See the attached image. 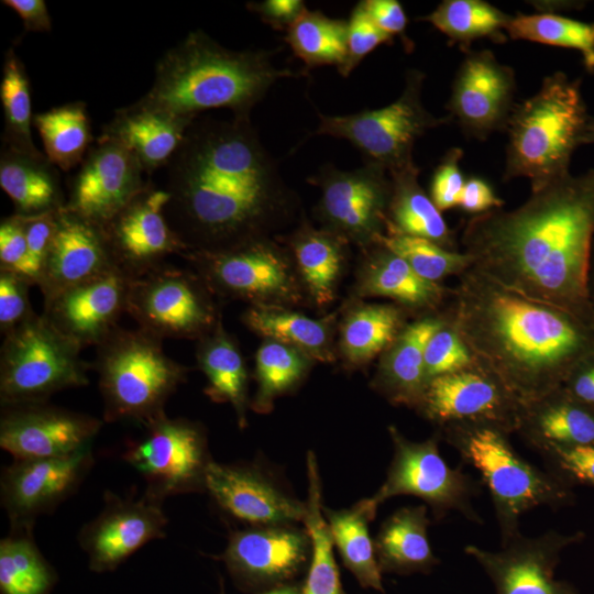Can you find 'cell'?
I'll return each mask as SVG.
<instances>
[{
    "label": "cell",
    "mask_w": 594,
    "mask_h": 594,
    "mask_svg": "<svg viewBox=\"0 0 594 594\" xmlns=\"http://www.w3.org/2000/svg\"><path fill=\"white\" fill-rule=\"evenodd\" d=\"M285 41L307 67L344 65L348 53V21L329 18L308 8L286 31Z\"/></svg>",
    "instance_id": "cell-44"
},
{
    "label": "cell",
    "mask_w": 594,
    "mask_h": 594,
    "mask_svg": "<svg viewBox=\"0 0 594 594\" xmlns=\"http://www.w3.org/2000/svg\"><path fill=\"white\" fill-rule=\"evenodd\" d=\"M103 499L102 510L78 535L90 570L98 573L116 570L150 541L164 538L168 524L163 504L144 494L134 498L108 491Z\"/></svg>",
    "instance_id": "cell-24"
},
{
    "label": "cell",
    "mask_w": 594,
    "mask_h": 594,
    "mask_svg": "<svg viewBox=\"0 0 594 594\" xmlns=\"http://www.w3.org/2000/svg\"><path fill=\"white\" fill-rule=\"evenodd\" d=\"M512 16L484 0H444L417 20L429 22L451 43L468 52L471 44L481 38L506 42L504 32Z\"/></svg>",
    "instance_id": "cell-41"
},
{
    "label": "cell",
    "mask_w": 594,
    "mask_h": 594,
    "mask_svg": "<svg viewBox=\"0 0 594 594\" xmlns=\"http://www.w3.org/2000/svg\"><path fill=\"white\" fill-rule=\"evenodd\" d=\"M59 210L35 216L18 215L26 240V258L21 275L30 280L32 285L38 284L55 233L57 212Z\"/></svg>",
    "instance_id": "cell-50"
},
{
    "label": "cell",
    "mask_w": 594,
    "mask_h": 594,
    "mask_svg": "<svg viewBox=\"0 0 594 594\" xmlns=\"http://www.w3.org/2000/svg\"><path fill=\"white\" fill-rule=\"evenodd\" d=\"M21 18L25 32H50L52 19L43 0H3Z\"/></svg>",
    "instance_id": "cell-59"
},
{
    "label": "cell",
    "mask_w": 594,
    "mask_h": 594,
    "mask_svg": "<svg viewBox=\"0 0 594 594\" xmlns=\"http://www.w3.org/2000/svg\"><path fill=\"white\" fill-rule=\"evenodd\" d=\"M562 388L575 399L594 408V353L573 369Z\"/></svg>",
    "instance_id": "cell-58"
},
{
    "label": "cell",
    "mask_w": 594,
    "mask_h": 594,
    "mask_svg": "<svg viewBox=\"0 0 594 594\" xmlns=\"http://www.w3.org/2000/svg\"><path fill=\"white\" fill-rule=\"evenodd\" d=\"M117 267L80 283L44 302L43 316L81 350L98 346L128 310L131 283Z\"/></svg>",
    "instance_id": "cell-25"
},
{
    "label": "cell",
    "mask_w": 594,
    "mask_h": 594,
    "mask_svg": "<svg viewBox=\"0 0 594 594\" xmlns=\"http://www.w3.org/2000/svg\"><path fill=\"white\" fill-rule=\"evenodd\" d=\"M419 173L415 163L388 173L392 191L385 233L422 238L447 250L459 251L455 232L420 186Z\"/></svg>",
    "instance_id": "cell-33"
},
{
    "label": "cell",
    "mask_w": 594,
    "mask_h": 594,
    "mask_svg": "<svg viewBox=\"0 0 594 594\" xmlns=\"http://www.w3.org/2000/svg\"><path fill=\"white\" fill-rule=\"evenodd\" d=\"M461 459L475 468L494 506L502 543L520 532V517L547 506L561 508L574 499L573 487L547 469L524 459L504 429L483 422L452 424L436 430Z\"/></svg>",
    "instance_id": "cell-6"
},
{
    "label": "cell",
    "mask_w": 594,
    "mask_h": 594,
    "mask_svg": "<svg viewBox=\"0 0 594 594\" xmlns=\"http://www.w3.org/2000/svg\"><path fill=\"white\" fill-rule=\"evenodd\" d=\"M594 241V168L571 173L519 207L472 216L460 242L473 268L501 286L594 326L587 292Z\"/></svg>",
    "instance_id": "cell-2"
},
{
    "label": "cell",
    "mask_w": 594,
    "mask_h": 594,
    "mask_svg": "<svg viewBox=\"0 0 594 594\" xmlns=\"http://www.w3.org/2000/svg\"><path fill=\"white\" fill-rule=\"evenodd\" d=\"M581 81L556 72L543 78L535 95L516 103L505 130V182L525 177L537 190L570 174L572 155L591 119Z\"/></svg>",
    "instance_id": "cell-5"
},
{
    "label": "cell",
    "mask_w": 594,
    "mask_h": 594,
    "mask_svg": "<svg viewBox=\"0 0 594 594\" xmlns=\"http://www.w3.org/2000/svg\"><path fill=\"white\" fill-rule=\"evenodd\" d=\"M312 361L294 346L264 339L255 354L256 392L251 408L257 414H268L276 398L304 381Z\"/></svg>",
    "instance_id": "cell-43"
},
{
    "label": "cell",
    "mask_w": 594,
    "mask_h": 594,
    "mask_svg": "<svg viewBox=\"0 0 594 594\" xmlns=\"http://www.w3.org/2000/svg\"><path fill=\"white\" fill-rule=\"evenodd\" d=\"M506 32L512 40H525L575 50L585 69L594 74V23L553 12L518 13L512 16Z\"/></svg>",
    "instance_id": "cell-46"
},
{
    "label": "cell",
    "mask_w": 594,
    "mask_h": 594,
    "mask_svg": "<svg viewBox=\"0 0 594 594\" xmlns=\"http://www.w3.org/2000/svg\"><path fill=\"white\" fill-rule=\"evenodd\" d=\"M31 286L24 276L0 270V331L3 336L35 314L29 299Z\"/></svg>",
    "instance_id": "cell-52"
},
{
    "label": "cell",
    "mask_w": 594,
    "mask_h": 594,
    "mask_svg": "<svg viewBox=\"0 0 594 594\" xmlns=\"http://www.w3.org/2000/svg\"><path fill=\"white\" fill-rule=\"evenodd\" d=\"M446 309L414 318L380 356L371 386L389 404L413 409L419 405L427 384L425 349L443 323Z\"/></svg>",
    "instance_id": "cell-28"
},
{
    "label": "cell",
    "mask_w": 594,
    "mask_h": 594,
    "mask_svg": "<svg viewBox=\"0 0 594 594\" xmlns=\"http://www.w3.org/2000/svg\"><path fill=\"white\" fill-rule=\"evenodd\" d=\"M388 433L393 458L385 481L370 497L377 507L391 497L410 495L424 501L437 520L458 512L483 524L472 504L481 492L480 482L443 460L437 431L424 441L409 440L395 426L388 427Z\"/></svg>",
    "instance_id": "cell-11"
},
{
    "label": "cell",
    "mask_w": 594,
    "mask_h": 594,
    "mask_svg": "<svg viewBox=\"0 0 594 594\" xmlns=\"http://www.w3.org/2000/svg\"><path fill=\"white\" fill-rule=\"evenodd\" d=\"M376 243L399 255L420 277L433 283L459 277L473 266L465 252L450 251L422 238L385 233Z\"/></svg>",
    "instance_id": "cell-47"
},
{
    "label": "cell",
    "mask_w": 594,
    "mask_h": 594,
    "mask_svg": "<svg viewBox=\"0 0 594 594\" xmlns=\"http://www.w3.org/2000/svg\"><path fill=\"white\" fill-rule=\"evenodd\" d=\"M94 465L91 448L54 459L13 460L3 468L1 504L12 529H33L36 518L72 496Z\"/></svg>",
    "instance_id": "cell-23"
},
{
    "label": "cell",
    "mask_w": 594,
    "mask_h": 594,
    "mask_svg": "<svg viewBox=\"0 0 594 594\" xmlns=\"http://www.w3.org/2000/svg\"><path fill=\"white\" fill-rule=\"evenodd\" d=\"M195 120L135 101L118 109L100 136L121 143L136 157L144 172L151 174L169 163Z\"/></svg>",
    "instance_id": "cell-29"
},
{
    "label": "cell",
    "mask_w": 594,
    "mask_h": 594,
    "mask_svg": "<svg viewBox=\"0 0 594 594\" xmlns=\"http://www.w3.org/2000/svg\"><path fill=\"white\" fill-rule=\"evenodd\" d=\"M33 125L42 139L45 156L64 172L79 166L91 146L90 121L82 101L35 113Z\"/></svg>",
    "instance_id": "cell-40"
},
{
    "label": "cell",
    "mask_w": 594,
    "mask_h": 594,
    "mask_svg": "<svg viewBox=\"0 0 594 594\" xmlns=\"http://www.w3.org/2000/svg\"><path fill=\"white\" fill-rule=\"evenodd\" d=\"M522 404L477 363L430 380L415 409L437 429L460 422H483L517 432Z\"/></svg>",
    "instance_id": "cell-16"
},
{
    "label": "cell",
    "mask_w": 594,
    "mask_h": 594,
    "mask_svg": "<svg viewBox=\"0 0 594 594\" xmlns=\"http://www.w3.org/2000/svg\"><path fill=\"white\" fill-rule=\"evenodd\" d=\"M26 240L21 219L13 213L0 223V270L22 274Z\"/></svg>",
    "instance_id": "cell-54"
},
{
    "label": "cell",
    "mask_w": 594,
    "mask_h": 594,
    "mask_svg": "<svg viewBox=\"0 0 594 594\" xmlns=\"http://www.w3.org/2000/svg\"><path fill=\"white\" fill-rule=\"evenodd\" d=\"M516 433L538 453L552 447L594 446V408L560 387L522 405Z\"/></svg>",
    "instance_id": "cell-30"
},
{
    "label": "cell",
    "mask_w": 594,
    "mask_h": 594,
    "mask_svg": "<svg viewBox=\"0 0 594 594\" xmlns=\"http://www.w3.org/2000/svg\"><path fill=\"white\" fill-rule=\"evenodd\" d=\"M308 497L304 526L312 541V556L300 594H346L333 552V542L322 513V488L316 454H307Z\"/></svg>",
    "instance_id": "cell-39"
},
{
    "label": "cell",
    "mask_w": 594,
    "mask_h": 594,
    "mask_svg": "<svg viewBox=\"0 0 594 594\" xmlns=\"http://www.w3.org/2000/svg\"><path fill=\"white\" fill-rule=\"evenodd\" d=\"M475 363L447 307L443 323L430 337L425 349L427 383L437 376L466 369Z\"/></svg>",
    "instance_id": "cell-48"
},
{
    "label": "cell",
    "mask_w": 594,
    "mask_h": 594,
    "mask_svg": "<svg viewBox=\"0 0 594 594\" xmlns=\"http://www.w3.org/2000/svg\"><path fill=\"white\" fill-rule=\"evenodd\" d=\"M33 529H12L0 541V594H50L57 573L37 548Z\"/></svg>",
    "instance_id": "cell-42"
},
{
    "label": "cell",
    "mask_w": 594,
    "mask_h": 594,
    "mask_svg": "<svg viewBox=\"0 0 594 594\" xmlns=\"http://www.w3.org/2000/svg\"><path fill=\"white\" fill-rule=\"evenodd\" d=\"M358 4L384 33L402 37L411 47L405 31L408 24L406 12L397 0H362Z\"/></svg>",
    "instance_id": "cell-55"
},
{
    "label": "cell",
    "mask_w": 594,
    "mask_h": 594,
    "mask_svg": "<svg viewBox=\"0 0 594 594\" xmlns=\"http://www.w3.org/2000/svg\"><path fill=\"white\" fill-rule=\"evenodd\" d=\"M97 348L95 369L103 420L143 426L165 414L188 369L163 350V340L140 329L118 327Z\"/></svg>",
    "instance_id": "cell-7"
},
{
    "label": "cell",
    "mask_w": 594,
    "mask_h": 594,
    "mask_svg": "<svg viewBox=\"0 0 594 594\" xmlns=\"http://www.w3.org/2000/svg\"><path fill=\"white\" fill-rule=\"evenodd\" d=\"M246 9L273 30L286 32L307 9L301 0L250 1Z\"/></svg>",
    "instance_id": "cell-56"
},
{
    "label": "cell",
    "mask_w": 594,
    "mask_h": 594,
    "mask_svg": "<svg viewBox=\"0 0 594 594\" xmlns=\"http://www.w3.org/2000/svg\"><path fill=\"white\" fill-rule=\"evenodd\" d=\"M285 244L305 293L318 307L328 306L336 297L349 242L302 218Z\"/></svg>",
    "instance_id": "cell-31"
},
{
    "label": "cell",
    "mask_w": 594,
    "mask_h": 594,
    "mask_svg": "<svg viewBox=\"0 0 594 594\" xmlns=\"http://www.w3.org/2000/svg\"><path fill=\"white\" fill-rule=\"evenodd\" d=\"M363 252L355 286L360 297L388 298L414 318L437 315L448 307L453 288L420 277L404 258L380 243Z\"/></svg>",
    "instance_id": "cell-27"
},
{
    "label": "cell",
    "mask_w": 594,
    "mask_h": 594,
    "mask_svg": "<svg viewBox=\"0 0 594 594\" xmlns=\"http://www.w3.org/2000/svg\"><path fill=\"white\" fill-rule=\"evenodd\" d=\"M116 267L101 227L68 212H57L56 229L38 288L44 302L57 294Z\"/></svg>",
    "instance_id": "cell-26"
},
{
    "label": "cell",
    "mask_w": 594,
    "mask_h": 594,
    "mask_svg": "<svg viewBox=\"0 0 594 594\" xmlns=\"http://www.w3.org/2000/svg\"><path fill=\"white\" fill-rule=\"evenodd\" d=\"M144 173L127 147L99 135L70 182L64 209L102 227L147 186Z\"/></svg>",
    "instance_id": "cell-21"
},
{
    "label": "cell",
    "mask_w": 594,
    "mask_h": 594,
    "mask_svg": "<svg viewBox=\"0 0 594 594\" xmlns=\"http://www.w3.org/2000/svg\"><path fill=\"white\" fill-rule=\"evenodd\" d=\"M539 455L546 469L566 485L594 487V446L552 447Z\"/></svg>",
    "instance_id": "cell-49"
},
{
    "label": "cell",
    "mask_w": 594,
    "mask_h": 594,
    "mask_svg": "<svg viewBox=\"0 0 594 594\" xmlns=\"http://www.w3.org/2000/svg\"><path fill=\"white\" fill-rule=\"evenodd\" d=\"M514 69L488 50L468 51L454 76L447 103L449 118L468 138L486 140L506 130L514 102Z\"/></svg>",
    "instance_id": "cell-22"
},
{
    "label": "cell",
    "mask_w": 594,
    "mask_h": 594,
    "mask_svg": "<svg viewBox=\"0 0 594 594\" xmlns=\"http://www.w3.org/2000/svg\"><path fill=\"white\" fill-rule=\"evenodd\" d=\"M0 100L4 118L2 147L31 156L45 155L35 147L32 140L31 125L34 114L30 80L24 64L13 47L4 54Z\"/></svg>",
    "instance_id": "cell-45"
},
{
    "label": "cell",
    "mask_w": 594,
    "mask_h": 594,
    "mask_svg": "<svg viewBox=\"0 0 594 594\" xmlns=\"http://www.w3.org/2000/svg\"><path fill=\"white\" fill-rule=\"evenodd\" d=\"M242 321L264 339L294 346L314 361L334 360L330 319H314L280 306L251 305Z\"/></svg>",
    "instance_id": "cell-38"
},
{
    "label": "cell",
    "mask_w": 594,
    "mask_h": 594,
    "mask_svg": "<svg viewBox=\"0 0 594 594\" xmlns=\"http://www.w3.org/2000/svg\"><path fill=\"white\" fill-rule=\"evenodd\" d=\"M213 296L194 270L166 263L132 280L127 312L162 340H199L221 320Z\"/></svg>",
    "instance_id": "cell-13"
},
{
    "label": "cell",
    "mask_w": 594,
    "mask_h": 594,
    "mask_svg": "<svg viewBox=\"0 0 594 594\" xmlns=\"http://www.w3.org/2000/svg\"><path fill=\"white\" fill-rule=\"evenodd\" d=\"M218 509L245 527L304 524L307 503L298 499L262 463L212 461L206 491Z\"/></svg>",
    "instance_id": "cell-19"
},
{
    "label": "cell",
    "mask_w": 594,
    "mask_h": 594,
    "mask_svg": "<svg viewBox=\"0 0 594 594\" xmlns=\"http://www.w3.org/2000/svg\"><path fill=\"white\" fill-rule=\"evenodd\" d=\"M167 167L165 213L187 252L271 237L296 218L298 197L251 118L196 119Z\"/></svg>",
    "instance_id": "cell-1"
},
{
    "label": "cell",
    "mask_w": 594,
    "mask_h": 594,
    "mask_svg": "<svg viewBox=\"0 0 594 594\" xmlns=\"http://www.w3.org/2000/svg\"><path fill=\"white\" fill-rule=\"evenodd\" d=\"M102 421L47 402L2 406L0 447L13 460L54 459L91 448Z\"/></svg>",
    "instance_id": "cell-20"
},
{
    "label": "cell",
    "mask_w": 594,
    "mask_h": 594,
    "mask_svg": "<svg viewBox=\"0 0 594 594\" xmlns=\"http://www.w3.org/2000/svg\"><path fill=\"white\" fill-rule=\"evenodd\" d=\"M168 201V193L148 182L101 227L113 265L131 279L166 264V258L173 254L182 256L187 252L166 218Z\"/></svg>",
    "instance_id": "cell-18"
},
{
    "label": "cell",
    "mask_w": 594,
    "mask_h": 594,
    "mask_svg": "<svg viewBox=\"0 0 594 594\" xmlns=\"http://www.w3.org/2000/svg\"><path fill=\"white\" fill-rule=\"evenodd\" d=\"M145 436L122 454L144 479V495L163 504L174 495L206 491L211 459L206 429L166 414L144 426Z\"/></svg>",
    "instance_id": "cell-12"
},
{
    "label": "cell",
    "mask_w": 594,
    "mask_h": 594,
    "mask_svg": "<svg viewBox=\"0 0 594 594\" xmlns=\"http://www.w3.org/2000/svg\"><path fill=\"white\" fill-rule=\"evenodd\" d=\"M448 309L475 362L522 404L562 387L594 353V326L493 282L475 268L458 277Z\"/></svg>",
    "instance_id": "cell-3"
},
{
    "label": "cell",
    "mask_w": 594,
    "mask_h": 594,
    "mask_svg": "<svg viewBox=\"0 0 594 594\" xmlns=\"http://www.w3.org/2000/svg\"><path fill=\"white\" fill-rule=\"evenodd\" d=\"M81 349L36 312L4 334L0 351V403L47 402L61 391L88 384Z\"/></svg>",
    "instance_id": "cell-8"
},
{
    "label": "cell",
    "mask_w": 594,
    "mask_h": 594,
    "mask_svg": "<svg viewBox=\"0 0 594 594\" xmlns=\"http://www.w3.org/2000/svg\"><path fill=\"white\" fill-rule=\"evenodd\" d=\"M504 204L485 179L472 176L465 179L458 208L476 216L503 208Z\"/></svg>",
    "instance_id": "cell-57"
},
{
    "label": "cell",
    "mask_w": 594,
    "mask_h": 594,
    "mask_svg": "<svg viewBox=\"0 0 594 594\" xmlns=\"http://www.w3.org/2000/svg\"><path fill=\"white\" fill-rule=\"evenodd\" d=\"M197 365L207 378L204 393L215 403L229 404L238 425L246 427L249 375L235 340L224 330L222 321L198 340Z\"/></svg>",
    "instance_id": "cell-34"
},
{
    "label": "cell",
    "mask_w": 594,
    "mask_h": 594,
    "mask_svg": "<svg viewBox=\"0 0 594 594\" xmlns=\"http://www.w3.org/2000/svg\"><path fill=\"white\" fill-rule=\"evenodd\" d=\"M409 314L395 304H360L343 318L339 349L350 366H364L395 341Z\"/></svg>",
    "instance_id": "cell-37"
},
{
    "label": "cell",
    "mask_w": 594,
    "mask_h": 594,
    "mask_svg": "<svg viewBox=\"0 0 594 594\" xmlns=\"http://www.w3.org/2000/svg\"><path fill=\"white\" fill-rule=\"evenodd\" d=\"M393 37L380 30L356 3L348 20V53L344 65L338 70L343 77L382 44H391Z\"/></svg>",
    "instance_id": "cell-51"
},
{
    "label": "cell",
    "mask_w": 594,
    "mask_h": 594,
    "mask_svg": "<svg viewBox=\"0 0 594 594\" xmlns=\"http://www.w3.org/2000/svg\"><path fill=\"white\" fill-rule=\"evenodd\" d=\"M425 78L421 70L408 69L400 96L380 109L345 116L318 112L319 124L314 134L349 141L365 162L380 165L388 173L415 163L416 141L428 130L451 122L449 116L438 118L425 108L421 98Z\"/></svg>",
    "instance_id": "cell-9"
},
{
    "label": "cell",
    "mask_w": 594,
    "mask_h": 594,
    "mask_svg": "<svg viewBox=\"0 0 594 594\" xmlns=\"http://www.w3.org/2000/svg\"><path fill=\"white\" fill-rule=\"evenodd\" d=\"M311 556L312 541L306 527L273 525L232 531L218 559L240 591L257 594L296 582L307 571Z\"/></svg>",
    "instance_id": "cell-15"
},
{
    "label": "cell",
    "mask_w": 594,
    "mask_h": 594,
    "mask_svg": "<svg viewBox=\"0 0 594 594\" xmlns=\"http://www.w3.org/2000/svg\"><path fill=\"white\" fill-rule=\"evenodd\" d=\"M277 51H232L196 30L157 62L152 87L136 102L169 114L197 119L224 108L251 118L252 109L280 79L296 77L273 63Z\"/></svg>",
    "instance_id": "cell-4"
},
{
    "label": "cell",
    "mask_w": 594,
    "mask_h": 594,
    "mask_svg": "<svg viewBox=\"0 0 594 594\" xmlns=\"http://www.w3.org/2000/svg\"><path fill=\"white\" fill-rule=\"evenodd\" d=\"M584 538L583 531L565 535L551 529L536 537L519 532L499 550L469 544L464 552L488 576L495 594H581L554 574L563 550Z\"/></svg>",
    "instance_id": "cell-17"
},
{
    "label": "cell",
    "mask_w": 594,
    "mask_h": 594,
    "mask_svg": "<svg viewBox=\"0 0 594 594\" xmlns=\"http://www.w3.org/2000/svg\"><path fill=\"white\" fill-rule=\"evenodd\" d=\"M377 508L367 497L350 508L331 509L323 506L322 513L343 565L363 588L384 593L382 571L369 527L376 517Z\"/></svg>",
    "instance_id": "cell-35"
},
{
    "label": "cell",
    "mask_w": 594,
    "mask_h": 594,
    "mask_svg": "<svg viewBox=\"0 0 594 594\" xmlns=\"http://www.w3.org/2000/svg\"><path fill=\"white\" fill-rule=\"evenodd\" d=\"M587 292H588L591 305L594 310V241H593L591 263H590V270H588Z\"/></svg>",
    "instance_id": "cell-61"
},
{
    "label": "cell",
    "mask_w": 594,
    "mask_h": 594,
    "mask_svg": "<svg viewBox=\"0 0 594 594\" xmlns=\"http://www.w3.org/2000/svg\"><path fill=\"white\" fill-rule=\"evenodd\" d=\"M182 256L215 296L280 307L302 298L289 250L271 237L219 251L186 252Z\"/></svg>",
    "instance_id": "cell-10"
},
{
    "label": "cell",
    "mask_w": 594,
    "mask_h": 594,
    "mask_svg": "<svg viewBox=\"0 0 594 594\" xmlns=\"http://www.w3.org/2000/svg\"><path fill=\"white\" fill-rule=\"evenodd\" d=\"M430 522L424 504L398 508L382 522L374 538L382 573H429L439 564L428 537Z\"/></svg>",
    "instance_id": "cell-32"
},
{
    "label": "cell",
    "mask_w": 594,
    "mask_h": 594,
    "mask_svg": "<svg viewBox=\"0 0 594 594\" xmlns=\"http://www.w3.org/2000/svg\"><path fill=\"white\" fill-rule=\"evenodd\" d=\"M0 186L20 216L57 211L65 206L59 175L45 155L31 156L2 147Z\"/></svg>",
    "instance_id": "cell-36"
},
{
    "label": "cell",
    "mask_w": 594,
    "mask_h": 594,
    "mask_svg": "<svg viewBox=\"0 0 594 594\" xmlns=\"http://www.w3.org/2000/svg\"><path fill=\"white\" fill-rule=\"evenodd\" d=\"M463 151L460 147L450 148L436 167L429 196L436 207L442 212L458 207L465 179L460 167Z\"/></svg>",
    "instance_id": "cell-53"
},
{
    "label": "cell",
    "mask_w": 594,
    "mask_h": 594,
    "mask_svg": "<svg viewBox=\"0 0 594 594\" xmlns=\"http://www.w3.org/2000/svg\"><path fill=\"white\" fill-rule=\"evenodd\" d=\"M594 144V118L591 117L582 139V145Z\"/></svg>",
    "instance_id": "cell-62"
},
{
    "label": "cell",
    "mask_w": 594,
    "mask_h": 594,
    "mask_svg": "<svg viewBox=\"0 0 594 594\" xmlns=\"http://www.w3.org/2000/svg\"><path fill=\"white\" fill-rule=\"evenodd\" d=\"M308 183L320 191L315 215L322 229L362 249L385 234L392 183L384 167L365 162L343 170L326 164Z\"/></svg>",
    "instance_id": "cell-14"
},
{
    "label": "cell",
    "mask_w": 594,
    "mask_h": 594,
    "mask_svg": "<svg viewBox=\"0 0 594 594\" xmlns=\"http://www.w3.org/2000/svg\"><path fill=\"white\" fill-rule=\"evenodd\" d=\"M300 592H301V582L296 581V582L283 584V585L260 592L257 594H300ZM219 594H226L222 582L220 583Z\"/></svg>",
    "instance_id": "cell-60"
}]
</instances>
